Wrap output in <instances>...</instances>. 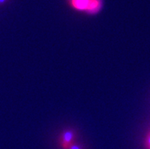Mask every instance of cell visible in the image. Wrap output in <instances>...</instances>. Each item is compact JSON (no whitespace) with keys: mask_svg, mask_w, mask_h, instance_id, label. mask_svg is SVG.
Wrapping results in <instances>:
<instances>
[{"mask_svg":"<svg viewBox=\"0 0 150 149\" xmlns=\"http://www.w3.org/2000/svg\"><path fill=\"white\" fill-rule=\"evenodd\" d=\"M71 6L79 11H85L89 14H95L100 10V0H71Z\"/></svg>","mask_w":150,"mask_h":149,"instance_id":"obj_1","label":"cell"},{"mask_svg":"<svg viewBox=\"0 0 150 149\" xmlns=\"http://www.w3.org/2000/svg\"><path fill=\"white\" fill-rule=\"evenodd\" d=\"M74 134L72 131L67 130L64 132L61 136L60 145L63 149H69L72 145Z\"/></svg>","mask_w":150,"mask_h":149,"instance_id":"obj_2","label":"cell"},{"mask_svg":"<svg viewBox=\"0 0 150 149\" xmlns=\"http://www.w3.org/2000/svg\"><path fill=\"white\" fill-rule=\"evenodd\" d=\"M146 146L147 147V148L150 149V132L146 136Z\"/></svg>","mask_w":150,"mask_h":149,"instance_id":"obj_3","label":"cell"},{"mask_svg":"<svg viewBox=\"0 0 150 149\" xmlns=\"http://www.w3.org/2000/svg\"><path fill=\"white\" fill-rule=\"evenodd\" d=\"M69 149H81V148H80L79 146H76L72 145L69 148Z\"/></svg>","mask_w":150,"mask_h":149,"instance_id":"obj_4","label":"cell"}]
</instances>
